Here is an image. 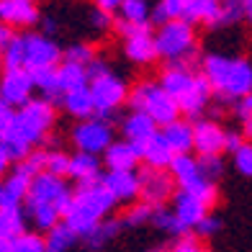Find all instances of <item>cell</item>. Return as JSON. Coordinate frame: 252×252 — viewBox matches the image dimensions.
I'll list each match as a JSON object with an SVG mask.
<instances>
[{"instance_id": "obj_23", "label": "cell", "mask_w": 252, "mask_h": 252, "mask_svg": "<svg viewBox=\"0 0 252 252\" xmlns=\"http://www.w3.org/2000/svg\"><path fill=\"white\" fill-rule=\"evenodd\" d=\"M60 103L62 108L70 113L72 119H88L95 113V106H93V98H90V88L88 83L85 85H77V88H70V90H62L60 95Z\"/></svg>"}, {"instance_id": "obj_16", "label": "cell", "mask_w": 252, "mask_h": 252, "mask_svg": "<svg viewBox=\"0 0 252 252\" xmlns=\"http://www.w3.org/2000/svg\"><path fill=\"white\" fill-rule=\"evenodd\" d=\"M103 175V162L100 155L93 152H83L77 150L75 155H70V165H67V180L85 186V183H98Z\"/></svg>"}, {"instance_id": "obj_35", "label": "cell", "mask_w": 252, "mask_h": 252, "mask_svg": "<svg viewBox=\"0 0 252 252\" xmlns=\"http://www.w3.org/2000/svg\"><path fill=\"white\" fill-rule=\"evenodd\" d=\"M0 57H3V67H24L26 62L24 33H10L8 41L0 47Z\"/></svg>"}, {"instance_id": "obj_41", "label": "cell", "mask_w": 252, "mask_h": 252, "mask_svg": "<svg viewBox=\"0 0 252 252\" xmlns=\"http://www.w3.org/2000/svg\"><path fill=\"white\" fill-rule=\"evenodd\" d=\"M67 165H70V155L64 150H47V159H44V170L47 173L67 178Z\"/></svg>"}, {"instance_id": "obj_51", "label": "cell", "mask_w": 252, "mask_h": 252, "mask_svg": "<svg viewBox=\"0 0 252 252\" xmlns=\"http://www.w3.org/2000/svg\"><path fill=\"white\" fill-rule=\"evenodd\" d=\"M10 167H13V157H10V155H8V150H5L3 144H0V178H3Z\"/></svg>"}, {"instance_id": "obj_19", "label": "cell", "mask_w": 252, "mask_h": 252, "mask_svg": "<svg viewBox=\"0 0 252 252\" xmlns=\"http://www.w3.org/2000/svg\"><path fill=\"white\" fill-rule=\"evenodd\" d=\"M124 57L139 67H147L157 60V49H155V36L152 31H142V33H131L124 36Z\"/></svg>"}, {"instance_id": "obj_2", "label": "cell", "mask_w": 252, "mask_h": 252, "mask_svg": "<svg viewBox=\"0 0 252 252\" xmlns=\"http://www.w3.org/2000/svg\"><path fill=\"white\" fill-rule=\"evenodd\" d=\"M152 36H155L157 60L183 62L190 67L198 64L201 60L198 33H196V26L188 24L186 18H167L165 24L157 26V31H152Z\"/></svg>"}, {"instance_id": "obj_45", "label": "cell", "mask_w": 252, "mask_h": 252, "mask_svg": "<svg viewBox=\"0 0 252 252\" xmlns=\"http://www.w3.org/2000/svg\"><path fill=\"white\" fill-rule=\"evenodd\" d=\"M219 229H221V219H219V216H214L211 211H206L203 219L193 226V232H196L201 239H211L214 234H219Z\"/></svg>"}, {"instance_id": "obj_49", "label": "cell", "mask_w": 252, "mask_h": 252, "mask_svg": "<svg viewBox=\"0 0 252 252\" xmlns=\"http://www.w3.org/2000/svg\"><path fill=\"white\" fill-rule=\"evenodd\" d=\"M13 116H16V108L10 106L3 95H0V131H3L10 121H13Z\"/></svg>"}, {"instance_id": "obj_3", "label": "cell", "mask_w": 252, "mask_h": 252, "mask_svg": "<svg viewBox=\"0 0 252 252\" xmlns=\"http://www.w3.org/2000/svg\"><path fill=\"white\" fill-rule=\"evenodd\" d=\"M126 106L129 108H139L147 116H152L157 126H162L167 121H173L180 116L178 100L167 93V90L157 83V80H142L134 88H129L126 95Z\"/></svg>"}, {"instance_id": "obj_1", "label": "cell", "mask_w": 252, "mask_h": 252, "mask_svg": "<svg viewBox=\"0 0 252 252\" xmlns=\"http://www.w3.org/2000/svg\"><path fill=\"white\" fill-rule=\"evenodd\" d=\"M116 206L119 203L113 201V196L106 190V186H103L100 180L98 183H85V186H77L72 190L70 206H67L62 219L70 224L77 234H83L93 224H98L100 219L111 216Z\"/></svg>"}, {"instance_id": "obj_28", "label": "cell", "mask_w": 252, "mask_h": 252, "mask_svg": "<svg viewBox=\"0 0 252 252\" xmlns=\"http://www.w3.org/2000/svg\"><path fill=\"white\" fill-rule=\"evenodd\" d=\"M29 72H31V80H33V88H36L44 98L60 103L62 88H60V80H57V64H49V67H33V70H29Z\"/></svg>"}, {"instance_id": "obj_12", "label": "cell", "mask_w": 252, "mask_h": 252, "mask_svg": "<svg viewBox=\"0 0 252 252\" xmlns=\"http://www.w3.org/2000/svg\"><path fill=\"white\" fill-rule=\"evenodd\" d=\"M24 44H26V70H33V67H49L57 64L62 60V49L52 36L47 33H24Z\"/></svg>"}, {"instance_id": "obj_4", "label": "cell", "mask_w": 252, "mask_h": 252, "mask_svg": "<svg viewBox=\"0 0 252 252\" xmlns=\"http://www.w3.org/2000/svg\"><path fill=\"white\" fill-rule=\"evenodd\" d=\"M88 88H90V98H93V106L98 116H106L111 119L121 106H126V95H129V85L126 80L116 72H100L95 77L88 80Z\"/></svg>"}, {"instance_id": "obj_54", "label": "cell", "mask_w": 252, "mask_h": 252, "mask_svg": "<svg viewBox=\"0 0 252 252\" xmlns=\"http://www.w3.org/2000/svg\"><path fill=\"white\" fill-rule=\"evenodd\" d=\"M119 5H121V0H95V8L108 10V13H116Z\"/></svg>"}, {"instance_id": "obj_47", "label": "cell", "mask_w": 252, "mask_h": 252, "mask_svg": "<svg viewBox=\"0 0 252 252\" xmlns=\"http://www.w3.org/2000/svg\"><path fill=\"white\" fill-rule=\"evenodd\" d=\"M232 103H234V119H237V121H247V119L252 116V93L239 95V98L232 100Z\"/></svg>"}, {"instance_id": "obj_44", "label": "cell", "mask_w": 252, "mask_h": 252, "mask_svg": "<svg viewBox=\"0 0 252 252\" xmlns=\"http://www.w3.org/2000/svg\"><path fill=\"white\" fill-rule=\"evenodd\" d=\"M173 252H201L203 250V239L193 232V229H186V232L175 234V242L170 247Z\"/></svg>"}, {"instance_id": "obj_48", "label": "cell", "mask_w": 252, "mask_h": 252, "mask_svg": "<svg viewBox=\"0 0 252 252\" xmlns=\"http://www.w3.org/2000/svg\"><path fill=\"white\" fill-rule=\"evenodd\" d=\"M113 13H108V10H100V8H95L93 10V16H90V21H93V26L98 29V31H111V26H113Z\"/></svg>"}, {"instance_id": "obj_24", "label": "cell", "mask_w": 252, "mask_h": 252, "mask_svg": "<svg viewBox=\"0 0 252 252\" xmlns=\"http://www.w3.org/2000/svg\"><path fill=\"white\" fill-rule=\"evenodd\" d=\"M221 5H224V0H190L183 18H186L188 24H193V26L216 29L219 16H221Z\"/></svg>"}, {"instance_id": "obj_53", "label": "cell", "mask_w": 252, "mask_h": 252, "mask_svg": "<svg viewBox=\"0 0 252 252\" xmlns=\"http://www.w3.org/2000/svg\"><path fill=\"white\" fill-rule=\"evenodd\" d=\"M239 16L252 26V0H239Z\"/></svg>"}, {"instance_id": "obj_6", "label": "cell", "mask_w": 252, "mask_h": 252, "mask_svg": "<svg viewBox=\"0 0 252 252\" xmlns=\"http://www.w3.org/2000/svg\"><path fill=\"white\" fill-rule=\"evenodd\" d=\"M70 139H72V144H75V150L100 155V152L113 142L111 119L98 116V113H93V116H88V119H80V124L72 126Z\"/></svg>"}, {"instance_id": "obj_38", "label": "cell", "mask_w": 252, "mask_h": 252, "mask_svg": "<svg viewBox=\"0 0 252 252\" xmlns=\"http://www.w3.org/2000/svg\"><path fill=\"white\" fill-rule=\"evenodd\" d=\"M150 216H152V203H147V201H142V198H136V201H131L129 209L124 211V216H121V226H131V229L144 226V224H150Z\"/></svg>"}, {"instance_id": "obj_34", "label": "cell", "mask_w": 252, "mask_h": 252, "mask_svg": "<svg viewBox=\"0 0 252 252\" xmlns=\"http://www.w3.org/2000/svg\"><path fill=\"white\" fill-rule=\"evenodd\" d=\"M188 3L190 0H157V5H152L150 10V24L159 26L167 18H183L188 10Z\"/></svg>"}, {"instance_id": "obj_36", "label": "cell", "mask_w": 252, "mask_h": 252, "mask_svg": "<svg viewBox=\"0 0 252 252\" xmlns=\"http://www.w3.org/2000/svg\"><path fill=\"white\" fill-rule=\"evenodd\" d=\"M150 224L155 229H159V232H167L170 237H175L180 232H186V229L180 226L178 221V216L173 214V209H167L165 203H159V206H152V216H150Z\"/></svg>"}, {"instance_id": "obj_57", "label": "cell", "mask_w": 252, "mask_h": 252, "mask_svg": "<svg viewBox=\"0 0 252 252\" xmlns=\"http://www.w3.org/2000/svg\"><path fill=\"white\" fill-rule=\"evenodd\" d=\"M245 126H242V134H245V139H252V116L247 119V121H242Z\"/></svg>"}, {"instance_id": "obj_29", "label": "cell", "mask_w": 252, "mask_h": 252, "mask_svg": "<svg viewBox=\"0 0 252 252\" xmlns=\"http://www.w3.org/2000/svg\"><path fill=\"white\" fill-rule=\"evenodd\" d=\"M167 170H170V175H173V180H175L178 188L201 175L198 159H196V155H193V152H175V155H173V162H170Z\"/></svg>"}, {"instance_id": "obj_8", "label": "cell", "mask_w": 252, "mask_h": 252, "mask_svg": "<svg viewBox=\"0 0 252 252\" xmlns=\"http://www.w3.org/2000/svg\"><path fill=\"white\" fill-rule=\"evenodd\" d=\"M16 116L24 121L41 142H47L49 131L54 129V124H57V103L49 100V98H44V95L41 98L31 95L24 106L16 108Z\"/></svg>"}, {"instance_id": "obj_50", "label": "cell", "mask_w": 252, "mask_h": 252, "mask_svg": "<svg viewBox=\"0 0 252 252\" xmlns=\"http://www.w3.org/2000/svg\"><path fill=\"white\" fill-rule=\"evenodd\" d=\"M242 142H245V134L242 131H224V152L232 155Z\"/></svg>"}, {"instance_id": "obj_21", "label": "cell", "mask_w": 252, "mask_h": 252, "mask_svg": "<svg viewBox=\"0 0 252 252\" xmlns=\"http://www.w3.org/2000/svg\"><path fill=\"white\" fill-rule=\"evenodd\" d=\"M162 139L170 144L173 152H193V121L186 116H178L159 126Z\"/></svg>"}, {"instance_id": "obj_14", "label": "cell", "mask_w": 252, "mask_h": 252, "mask_svg": "<svg viewBox=\"0 0 252 252\" xmlns=\"http://www.w3.org/2000/svg\"><path fill=\"white\" fill-rule=\"evenodd\" d=\"M100 183L113 196L116 203H131L139 198V175L136 170H106Z\"/></svg>"}, {"instance_id": "obj_13", "label": "cell", "mask_w": 252, "mask_h": 252, "mask_svg": "<svg viewBox=\"0 0 252 252\" xmlns=\"http://www.w3.org/2000/svg\"><path fill=\"white\" fill-rule=\"evenodd\" d=\"M224 126L216 119H193V152L221 155L224 152Z\"/></svg>"}, {"instance_id": "obj_33", "label": "cell", "mask_w": 252, "mask_h": 252, "mask_svg": "<svg viewBox=\"0 0 252 252\" xmlns=\"http://www.w3.org/2000/svg\"><path fill=\"white\" fill-rule=\"evenodd\" d=\"M57 80H60L62 90H70V88H77V85L88 83V70H85V64L60 60L57 62Z\"/></svg>"}, {"instance_id": "obj_10", "label": "cell", "mask_w": 252, "mask_h": 252, "mask_svg": "<svg viewBox=\"0 0 252 252\" xmlns=\"http://www.w3.org/2000/svg\"><path fill=\"white\" fill-rule=\"evenodd\" d=\"M33 93H36V88H33L31 72L26 67H3L0 70V95L13 108L24 106Z\"/></svg>"}, {"instance_id": "obj_59", "label": "cell", "mask_w": 252, "mask_h": 252, "mask_svg": "<svg viewBox=\"0 0 252 252\" xmlns=\"http://www.w3.org/2000/svg\"><path fill=\"white\" fill-rule=\"evenodd\" d=\"M0 70H3V57H0Z\"/></svg>"}, {"instance_id": "obj_11", "label": "cell", "mask_w": 252, "mask_h": 252, "mask_svg": "<svg viewBox=\"0 0 252 252\" xmlns=\"http://www.w3.org/2000/svg\"><path fill=\"white\" fill-rule=\"evenodd\" d=\"M211 98H214V90L209 85V80H206L201 72H196V75H193V83L178 95L180 116H186L190 121L198 119L201 113L211 106Z\"/></svg>"}, {"instance_id": "obj_15", "label": "cell", "mask_w": 252, "mask_h": 252, "mask_svg": "<svg viewBox=\"0 0 252 252\" xmlns=\"http://www.w3.org/2000/svg\"><path fill=\"white\" fill-rule=\"evenodd\" d=\"M36 0H0V24L8 29H31L39 24Z\"/></svg>"}, {"instance_id": "obj_27", "label": "cell", "mask_w": 252, "mask_h": 252, "mask_svg": "<svg viewBox=\"0 0 252 252\" xmlns=\"http://www.w3.org/2000/svg\"><path fill=\"white\" fill-rule=\"evenodd\" d=\"M77 239L80 234L64 219H60L52 229L44 232V252H67L77 245Z\"/></svg>"}, {"instance_id": "obj_37", "label": "cell", "mask_w": 252, "mask_h": 252, "mask_svg": "<svg viewBox=\"0 0 252 252\" xmlns=\"http://www.w3.org/2000/svg\"><path fill=\"white\" fill-rule=\"evenodd\" d=\"M150 10H152L150 0H121L116 13L126 21H134V24H150Z\"/></svg>"}, {"instance_id": "obj_56", "label": "cell", "mask_w": 252, "mask_h": 252, "mask_svg": "<svg viewBox=\"0 0 252 252\" xmlns=\"http://www.w3.org/2000/svg\"><path fill=\"white\" fill-rule=\"evenodd\" d=\"M10 33H13V29H8L5 24H0V47H3V44L8 41V36Z\"/></svg>"}, {"instance_id": "obj_42", "label": "cell", "mask_w": 252, "mask_h": 252, "mask_svg": "<svg viewBox=\"0 0 252 252\" xmlns=\"http://www.w3.org/2000/svg\"><path fill=\"white\" fill-rule=\"evenodd\" d=\"M232 157H234L237 173H239V175H245V178H252V142L245 139V142L232 152Z\"/></svg>"}, {"instance_id": "obj_9", "label": "cell", "mask_w": 252, "mask_h": 252, "mask_svg": "<svg viewBox=\"0 0 252 252\" xmlns=\"http://www.w3.org/2000/svg\"><path fill=\"white\" fill-rule=\"evenodd\" d=\"M247 93H252V62L245 60V57H232L229 67H226V75L214 95L232 103L239 95H247Z\"/></svg>"}, {"instance_id": "obj_22", "label": "cell", "mask_w": 252, "mask_h": 252, "mask_svg": "<svg viewBox=\"0 0 252 252\" xmlns=\"http://www.w3.org/2000/svg\"><path fill=\"white\" fill-rule=\"evenodd\" d=\"M193 75H196V70H193L190 64H183V62H165V67H162V72H159V80H157V83L178 100V95L193 83Z\"/></svg>"}, {"instance_id": "obj_5", "label": "cell", "mask_w": 252, "mask_h": 252, "mask_svg": "<svg viewBox=\"0 0 252 252\" xmlns=\"http://www.w3.org/2000/svg\"><path fill=\"white\" fill-rule=\"evenodd\" d=\"M70 196H72V188H70V183H67V178L52 175V173H47V170H41V173H36L29 183L24 206L54 203L57 209H60V214L64 216L67 206H70Z\"/></svg>"}, {"instance_id": "obj_7", "label": "cell", "mask_w": 252, "mask_h": 252, "mask_svg": "<svg viewBox=\"0 0 252 252\" xmlns=\"http://www.w3.org/2000/svg\"><path fill=\"white\" fill-rule=\"evenodd\" d=\"M136 175H139V198L152 203V206L167 203L178 188L173 175H170V170H165V167L139 165L136 167Z\"/></svg>"}, {"instance_id": "obj_58", "label": "cell", "mask_w": 252, "mask_h": 252, "mask_svg": "<svg viewBox=\"0 0 252 252\" xmlns=\"http://www.w3.org/2000/svg\"><path fill=\"white\" fill-rule=\"evenodd\" d=\"M0 252H10V239L0 237Z\"/></svg>"}, {"instance_id": "obj_52", "label": "cell", "mask_w": 252, "mask_h": 252, "mask_svg": "<svg viewBox=\"0 0 252 252\" xmlns=\"http://www.w3.org/2000/svg\"><path fill=\"white\" fill-rule=\"evenodd\" d=\"M3 206H21V203H18L13 196H10V193H8L3 178H0V209H3Z\"/></svg>"}, {"instance_id": "obj_26", "label": "cell", "mask_w": 252, "mask_h": 252, "mask_svg": "<svg viewBox=\"0 0 252 252\" xmlns=\"http://www.w3.org/2000/svg\"><path fill=\"white\" fill-rule=\"evenodd\" d=\"M119 232H121V221H116V219H111V216H106V219H100L98 224L90 226L88 232L80 234V239L85 242L88 250H103L106 245H111L113 239L119 237Z\"/></svg>"}, {"instance_id": "obj_43", "label": "cell", "mask_w": 252, "mask_h": 252, "mask_svg": "<svg viewBox=\"0 0 252 252\" xmlns=\"http://www.w3.org/2000/svg\"><path fill=\"white\" fill-rule=\"evenodd\" d=\"M196 159H198L201 175L211 178V180H219V178H221V173H224V159H221V155H196Z\"/></svg>"}, {"instance_id": "obj_20", "label": "cell", "mask_w": 252, "mask_h": 252, "mask_svg": "<svg viewBox=\"0 0 252 252\" xmlns=\"http://www.w3.org/2000/svg\"><path fill=\"white\" fill-rule=\"evenodd\" d=\"M170 201H173V214L178 216V221H180L183 229H193L206 216V211H209L198 198H193L190 193H186L183 188H175V193H173Z\"/></svg>"}, {"instance_id": "obj_18", "label": "cell", "mask_w": 252, "mask_h": 252, "mask_svg": "<svg viewBox=\"0 0 252 252\" xmlns=\"http://www.w3.org/2000/svg\"><path fill=\"white\" fill-rule=\"evenodd\" d=\"M157 129L159 126L152 121V116H147V113L139 111V108H131V113H126L124 121H121V136L129 139L136 147V152H139V147L150 139L152 134H157Z\"/></svg>"}, {"instance_id": "obj_17", "label": "cell", "mask_w": 252, "mask_h": 252, "mask_svg": "<svg viewBox=\"0 0 252 252\" xmlns=\"http://www.w3.org/2000/svg\"><path fill=\"white\" fill-rule=\"evenodd\" d=\"M100 162L106 165V170H136L142 165V159L129 139H116L113 136V142L100 152Z\"/></svg>"}, {"instance_id": "obj_30", "label": "cell", "mask_w": 252, "mask_h": 252, "mask_svg": "<svg viewBox=\"0 0 252 252\" xmlns=\"http://www.w3.org/2000/svg\"><path fill=\"white\" fill-rule=\"evenodd\" d=\"M186 193H190L193 198H198L206 209H214L216 203H219V186H216V180H211V178H206V175H198V178H193L190 183H186V186H180Z\"/></svg>"}, {"instance_id": "obj_46", "label": "cell", "mask_w": 252, "mask_h": 252, "mask_svg": "<svg viewBox=\"0 0 252 252\" xmlns=\"http://www.w3.org/2000/svg\"><path fill=\"white\" fill-rule=\"evenodd\" d=\"M44 159H47V150L36 144V147H33V150H31L24 159H18V162L24 165L31 175H36V173H41V170H44Z\"/></svg>"}, {"instance_id": "obj_39", "label": "cell", "mask_w": 252, "mask_h": 252, "mask_svg": "<svg viewBox=\"0 0 252 252\" xmlns=\"http://www.w3.org/2000/svg\"><path fill=\"white\" fill-rule=\"evenodd\" d=\"M10 252H44V234L36 229H24L10 239Z\"/></svg>"}, {"instance_id": "obj_25", "label": "cell", "mask_w": 252, "mask_h": 252, "mask_svg": "<svg viewBox=\"0 0 252 252\" xmlns=\"http://www.w3.org/2000/svg\"><path fill=\"white\" fill-rule=\"evenodd\" d=\"M173 150H170V144L162 139V134H152L150 139H147L142 147H139V157H142V162L144 165H152V167H170V162H173Z\"/></svg>"}, {"instance_id": "obj_55", "label": "cell", "mask_w": 252, "mask_h": 252, "mask_svg": "<svg viewBox=\"0 0 252 252\" xmlns=\"http://www.w3.org/2000/svg\"><path fill=\"white\" fill-rule=\"evenodd\" d=\"M39 21H41V18H39ZM41 24H44L41 33H47V36H54V33H57V21H54L52 16H47V18L41 21Z\"/></svg>"}, {"instance_id": "obj_32", "label": "cell", "mask_w": 252, "mask_h": 252, "mask_svg": "<svg viewBox=\"0 0 252 252\" xmlns=\"http://www.w3.org/2000/svg\"><path fill=\"white\" fill-rule=\"evenodd\" d=\"M26 229V211L21 206H3L0 209V237L13 239Z\"/></svg>"}, {"instance_id": "obj_31", "label": "cell", "mask_w": 252, "mask_h": 252, "mask_svg": "<svg viewBox=\"0 0 252 252\" xmlns=\"http://www.w3.org/2000/svg\"><path fill=\"white\" fill-rule=\"evenodd\" d=\"M26 219H31V224L36 226V232L44 234L47 229H52L62 219V214L54 203H33V206H26Z\"/></svg>"}, {"instance_id": "obj_40", "label": "cell", "mask_w": 252, "mask_h": 252, "mask_svg": "<svg viewBox=\"0 0 252 252\" xmlns=\"http://www.w3.org/2000/svg\"><path fill=\"white\" fill-rule=\"evenodd\" d=\"M95 54H98V52H95L93 44L75 41V44H70V47L62 52V60H67V62H77V64H88Z\"/></svg>"}]
</instances>
